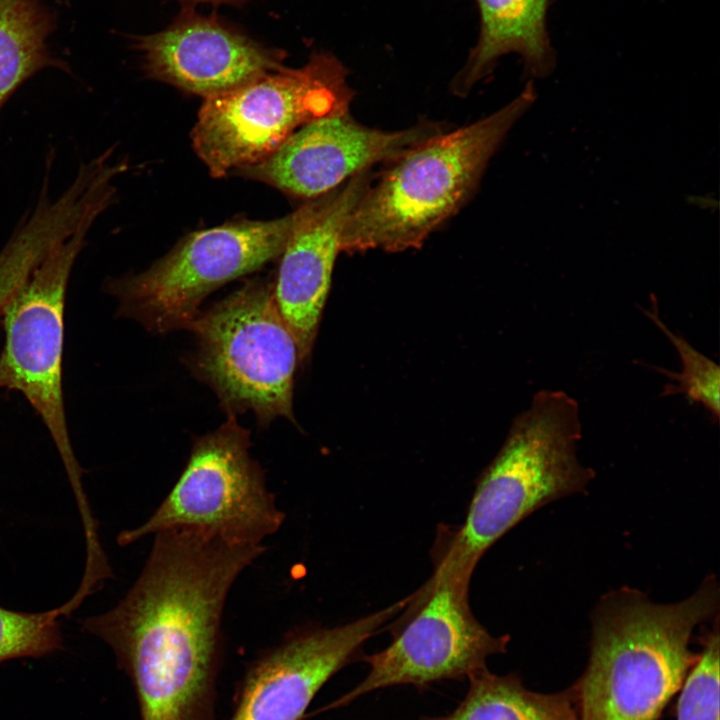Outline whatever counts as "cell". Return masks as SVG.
Here are the masks:
<instances>
[{
    "instance_id": "obj_1",
    "label": "cell",
    "mask_w": 720,
    "mask_h": 720,
    "mask_svg": "<svg viewBox=\"0 0 720 720\" xmlns=\"http://www.w3.org/2000/svg\"><path fill=\"white\" fill-rule=\"evenodd\" d=\"M718 607L714 576L669 604L627 586L604 594L591 615L587 668L572 687L578 720H656L697 661L696 626Z\"/></svg>"
},
{
    "instance_id": "obj_2",
    "label": "cell",
    "mask_w": 720,
    "mask_h": 720,
    "mask_svg": "<svg viewBox=\"0 0 720 720\" xmlns=\"http://www.w3.org/2000/svg\"><path fill=\"white\" fill-rule=\"evenodd\" d=\"M581 432L573 397L560 390L537 392L479 478L463 525L439 530L434 563L472 576L484 553L527 516L583 493L595 471L577 457Z\"/></svg>"
},
{
    "instance_id": "obj_3",
    "label": "cell",
    "mask_w": 720,
    "mask_h": 720,
    "mask_svg": "<svg viewBox=\"0 0 720 720\" xmlns=\"http://www.w3.org/2000/svg\"><path fill=\"white\" fill-rule=\"evenodd\" d=\"M535 98L528 87L489 116L432 136L394 159L350 212L341 251L420 247L469 198L490 159Z\"/></svg>"
},
{
    "instance_id": "obj_4",
    "label": "cell",
    "mask_w": 720,
    "mask_h": 720,
    "mask_svg": "<svg viewBox=\"0 0 720 720\" xmlns=\"http://www.w3.org/2000/svg\"><path fill=\"white\" fill-rule=\"evenodd\" d=\"M193 372L229 415L252 411L261 425L293 419L299 351L273 296V281H246L189 324Z\"/></svg>"
},
{
    "instance_id": "obj_5",
    "label": "cell",
    "mask_w": 720,
    "mask_h": 720,
    "mask_svg": "<svg viewBox=\"0 0 720 720\" xmlns=\"http://www.w3.org/2000/svg\"><path fill=\"white\" fill-rule=\"evenodd\" d=\"M352 91L343 66L314 55L301 68L264 74L206 98L192 131L193 147L214 177L256 164L297 128L348 113Z\"/></svg>"
},
{
    "instance_id": "obj_6",
    "label": "cell",
    "mask_w": 720,
    "mask_h": 720,
    "mask_svg": "<svg viewBox=\"0 0 720 720\" xmlns=\"http://www.w3.org/2000/svg\"><path fill=\"white\" fill-rule=\"evenodd\" d=\"M300 213L191 233L144 272L107 281L106 290L119 315L151 332L187 329L210 293L281 255Z\"/></svg>"
},
{
    "instance_id": "obj_7",
    "label": "cell",
    "mask_w": 720,
    "mask_h": 720,
    "mask_svg": "<svg viewBox=\"0 0 720 720\" xmlns=\"http://www.w3.org/2000/svg\"><path fill=\"white\" fill-rule=\"evenodd\" d=\"M97 218H88L49 252L7 301L0 318L5 331L0 353V390L20 392L42 419L60 454L81 512L87 511L89 504L64 409L63 319L72 268Z\"/></svg>"
},
{
    "instance_id": "obj_8",
    "label": "cell",
    "mask_w": 720,
    "mask_h": 720,
    "mask_svg": "<svg viewBox=\"0 0 720 720\" xmlns=\"http://www.w3.org/2000/svg\"><path fill=\"white\" fill-rule=\"evenodd\" d=\"M250 432L229 415L193 441L189 460L169 494L141 526L118 536L128 545L149 534L187 529L235 544H262L284 521L250 457Z\"/></svg>"
},
{
    "instance_id": "obj_9",
    "label": "cell",
    "mask_w": 720,
    "mask_h": 720,
    "mask_svg": "<svg viewBox=\"0 0 720 720\" xmlns=\"http://www.w3.org/2000/svg\"><path fill=\"white\" fill-rule=\"evenodd\" d=\"M470 580L434 564L431 577L407 597L393 625H388L390 645L363 658L368 675L326 709L347 705L380 688L405 684L423 688L468 678L486 668L488 657L505 652L510 637L492 635L472 613Z\"/></svg>"
},
{
    "instance_id": "obj_10",
    "label": "cell",
    "mask_w": 720,
    "mask_h": 720,
    "mask_svg": "<svg viewBox=\"0 0 720 720\" xmlns=\"http://www.w3.org/2000/svg\"><path fill=\"white\" fill-rule=\"evenodd\" d=\"M406 598L346 624L294 633L248 669L229 720H299L324 684L389 625Z\"/></svg>"
},
{
    "instance_id": "obj_11",
    "label": "cell",
    "mask_w": 720,
    "mask_h": 720,
    "mask_svg": "<svg viewBox=\"0 0 720 720\" xmlns=\"http://www.w3.org/2000/svg\"><path fill=\"white\" fill-rule=\"evenodd\" d=\"M439 133L428 122L390 132L362 126L348 113L327 116L301 126L269 156L243 170L286 193L315 198Z\"/></svg>"
},
{
    "instance_id": "obj_12",
    "label": "cell",
    "mask_w": 720,
    "mask_h": 720,
    "mask_svg": "<svg viewBox=\"0 0 720 720\" xmlns=\"http://www.w3.org/2000/svg\"><path fill=\"white\" fill-rule=\"evenodd\" d=\"M144 70L205 99L283 67L284 55L215 16L185 9L165 30L136 37Z\"/></svg>"
},
{
    "instance_id": "obj_13",
    "label": "cell",
    "mask_w": 720,
    "mask_h": 720,
    "mask_svg": "<svg viewBox=\"0 0 720 720\" xmlns=\"http://www.w3.org/2000/svg\"><path fill=\"white\" fill-rule=\"evenodd\" d=\"M371 182L369 170H364L301 207L280 255L273 296L297 342L302 364L317 335L345 222Z\"/></svg>"
},
{
    "instance_id": "obj_14",
    "label": "cell",
    "mask_w": 720,
    "mask_h": 720,
    "mask_svg": "<svg viewBox=\"0 0 720 720\" xmlns=\"http://www.w3.org/2000/svg\"><path fill=\"white\" fill-rule=\"evenodd\" d=\"M477 1L482 18L481 35L455 80V92L467 93L497 58L512 51L522 54L536 74L543 73L547 67V0Z\"/></svg>"
},
{
    "instance_id": "obj_15",
    "label": "cell",
    "mask_w": 720,
    "mask_h": 720,
    "mask_svg": "<svg viewBox=\"0 0 720 720\" xmlns=\"http://www.w3.org/2000/svg\"><path fill=\"white\" fill-rule=\"evenodd\" d=\"M469 688L454 711L420 720H578L573 688L554 694L528 690L514 673L487 668L468 678Z\"/></svg>"
},
{
    "instance_id": "obj_16",
    "label": "cell",
    "mask_w": 720,
    "mask_h": 720,
    "mask_svg": "<svg viewBox=\"0 0 720 720\" xmlns=\"http://www.w3.org/2000/svg\"><path fill=\"white\" fill-rule=\"evenodd\" d=\"M53 28L37 0H0V111L27 79L48 68H65L46 46Z\"/></svg>"
},
{
    "instance_id": "obj_17",
    "label": "cell",
    "mask_w": 720,
    "mask_h": 720,
    "mask_svg": "<svg viewBox=\"0 0 720 720\" xmlns=\"http://www.w3.org/2000/svg\"><path fill=\"white\" fill-rule=\"evenodd\" d=\"M651 299V308L645 313L670 340L681 360L679 373L666 369L661 370L675 383L667 385L663 395L683 394L688 400L701 404L712 418L718 421L720 416L719 366L694 348L683 336L671 331L659 316L655 296H652Z\"/></svg>"
},
{
    "instance_id": "obj_18",
    "label": "cell",
    "mask_w": 720,
    "mask_h": 720,
    "mask_svg": "<svg viewBox=\"0 0 720 720\" xmlns=\"http://www.w3.org/2000/svg\"><path fill=\"white\" fill-rule=\"evenodd\" d=\"M69 615L65 605L40 613L0 605V663L16 658H38L62 647L58 618Z\"/></svg>"
},
{
    "instance_id": "obj_19",
    "label": "cell",
    "mask_w": 720,
    "mask_h": 720,
    "mask_svg": "<svg viewBox=\"0 0 720 720\" xmlns=\"http://www.w3.org/2000/svg\"><path fill=\"white\" fill-rule=\"evenodd\" d=\"M677 720H719L718 620L702 641V651L681 688Z\"/></svg>"
},
{
    "instance_id": "obj_20",
    "label": "cell",
    "mask_w": 720,
    "mask_h": 720,
    "mask_svg": "<svg viewBox=\"0 0 720 720\" xmlns=\"http://www.w3.org/2000/svg\"><path fill=\"white\" fill-rule=\"evenodd\" d=\"M182 1L191 2V3H193V2L234 3V2H240L242 0H182Z\"/></svg>"
}]
</instances>
